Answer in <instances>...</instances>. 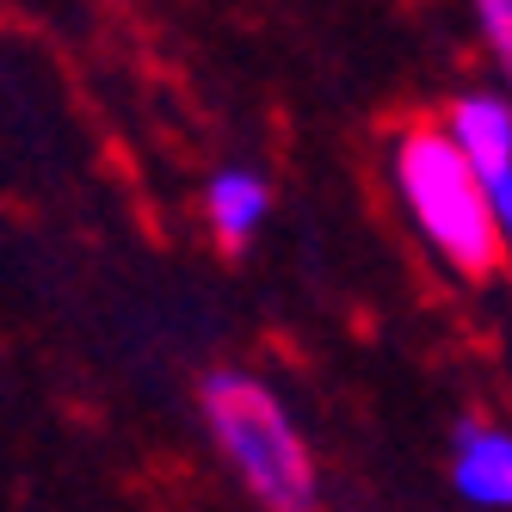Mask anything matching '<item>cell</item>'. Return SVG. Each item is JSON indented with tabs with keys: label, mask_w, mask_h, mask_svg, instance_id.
I'll list each match as a JSON object with an SVG mask.
<instances>
[{
	"label": "cell",
	"mask_w": 512,
	"mask_h": 512,
	"mask_svg": "<svg viewBox=\"0 0 512 512\" xmlns=\"http://www.w3.org/2000/svg\"><path fill=\"white\" fill-rule=\"evenodd\" d=\"M198 414H204L210 445L223 451L229 475L253 494V506H266V512H315L321 506L315 451L266 377L235 371V364L210 371L198 383Z\"/></svg>",
	"instance_id": "cell-1"
},
{
	"label": "cell",
	"mask_w": 512,
	"mask_h": 512,
	"mask_svg": "<svg viewBox=\"0 0 512 512\" xmlns=\"http://www.w3.org/2000/svg\"><path fill=\"white\" fill-rule=\"evenodd\" d=\"M272 216V179L253 167H216L204 179V223L223 247H247Z\"/></svg>",
	"instance_id": "cell-5"
},
{
	"label": "cell",
	"mask_w": 512,
	"mask_h": 512,
	"mask_svg": "<svg viewBox=\"0 0 512 512\" xmlns=\"http://www.w3.org/2000/svg\"><path fill=\"white\" fill-rule=\"evenodd\" d=\"M451 488L482 512H512V432L506 426L463 420L451 432Z\"/></svg>",
	"instance_id": "cell-4"
},
{
	"label": "cell",
	"mask_w": 512,
	"mask_h": 512,
	"mask_svg": "<svg viewBox=\"0 0 512 512\" xmlns=\"http://www.w3.org/2000/svg\"><path fill=\"white\" fill-rule=\"evenodd\" d=\"M475 7V31H482L488 56L500 62V75L512 81V0H469Z\"/></svg>",
	"instance_id": "cell-6"
},
{
	"label": "cell",
	"mask_w": 512,
	"mask_h": 512,
	"mask_svg": "<svg viewBox=\"0 0 512 512\" xmlns=\"http://www.w3.org/2000/svg\"><path fill=\"white\" fill-rule=\"evenodd\" d=\"M445 136L463 149L475 179H482L494 229H500V253L512 266V93H488V87L457 93L445 105Z\"/></svg>",
	"instance_id": "cell-3"
},
{
	"label": "cell",
	"mask_w": 512,
	"mask_h": 512,
	"mask_svg": "<svg viewBox=\"0 0 512 512\" xmlns=\"http://www.w3.org/2000/svg\"><path fill=\"white\" fill-rule=\"evenodd\" d=\"M389 173H395V198L408 210V223L457 278H488L506 266L488 192L475 179V167L463 161V149L445 136V124L401 130L389 149Z\"/></svg>",
	"instance_id": "cell-2"
}]
</instances>
